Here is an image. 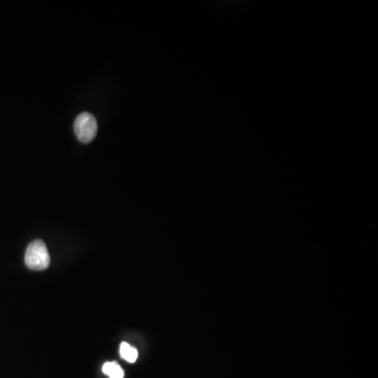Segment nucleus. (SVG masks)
<instances>
[{
  "label": "nucleus",
  "instance_id": "1",
  "mask_svg": "<svg viewBox=\"0 0 378 378\" xmlns=\"http://www.w3.org/2000/svg\"><path fill=\"white\" fill-rule=\"evenodd\" d=\"M26 265L35 271L47 269L51 263L47 246L40 240L32 242L28 245L25 257Z\"/></svg>",
  "mask_w": 378,
  "mask_h": 378
},
{
  "label": "nucleus",
  "instance_id": "2",
  "mask_svg": "<svg viewBox=\"0 0 378 378\" xmlns=\"http://www.w3.org/2000/svg\"><path fill=\"white\" fill-rule=\"evenodd\" d=\"M97 120L91 113H82L76 118L74 130H75L76 137L83 143L93 141L97 135Z\"/></svg>",
  "mask_w": 378,
  "mask_h": 378
},
{
  "label": "nucleus",
  "instance_id": "3",
  "mask_svg": "<svg viewBox=\"0 0 378 378\" xmlns=\"http://www.w3.org/2000/svg\"><path fill=\"white\" fill-rule=\"evenodd\" d=\"M102 371L104 374L108 375L109 378H123L124 371L117 362H106L102 367Z\"/></svg>",
  "mask_w": 378,
  "mask_h": 378
},
{
  "label": "nucleus",
  "instance_id": "4",
  "mask_svg": "<svg viewBox=\"0 0 378 378\" xmlns=\"http://www.w3.org/2000/svg\"><path fill=\"white\" fill-rule=\"evenodd\" d=\"M120 355L123 360L128 362H135L138 358V351L134 347L130 346L128 343H122L120 346Z\"/></svg>",
  "mask_w": 378,
  "mask_h": 378
}]
</instances>
